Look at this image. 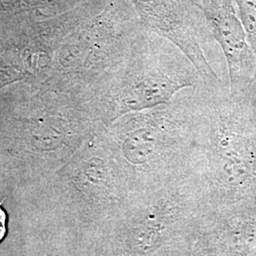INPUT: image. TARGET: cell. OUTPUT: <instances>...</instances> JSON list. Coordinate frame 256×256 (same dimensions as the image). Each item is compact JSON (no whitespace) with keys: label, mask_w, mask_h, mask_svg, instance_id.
I'll use <instances>...</instances> for the list:
<instances>
[{"label":"cell","mask_w":256,"mask_h":256,"mask_svg":"<svg viewBox=\"0 0 256 256\" xmlns=\"http://www.w3.org/2000/svg\"><path fill=\"white\" fill-rule=\"evenodd\" d=\"M202 84L198 70L178 46L142 28L110 84L108 118L166 104L180 92Z\"/></svg>","instance_id":"obj_1"},{"label":"cell","mask_w":256,"mask_h":256,"mask_svg":"<svg viewBox=\"0 0 256 256\" xmlns=\"http://www.w3.org/2000/svg\"><path fill=\"white\" fill-rule=\"evenodd\" d=\"M243 26L256 56V0H239Z\"/></svg>","instance_id":"obj_2"},{"label":"cell","mask_w":256,"mask_h":256,"mask_svg":"<svg viewBox=\"0 0 256 256\" xmlns=\"http://www.w3.org/2000/svg\"><path fill=\"white\" fill-rule=\"evenodd\" d=\"M254 78H256V74H254Z\"/></svg>","instance_id":"obj_4"},{"label":"cell","mask_w":256,"mask_h":256,"mask_svg":"<svg viewBox=\"0 0 256 256\" xmlns=\"http://www.w3.org/2000/svg\"><path fill=\"white\" fill-rule=\"evenodd\" d=\"M7 221H8L7 212L0 206V242L7 234Z\"/></svg>","instance_id":"obj_3"}]
</instances>
